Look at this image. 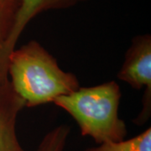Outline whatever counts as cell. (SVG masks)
I'll return each mask as SVG.
<instances>
[{
	"mask_svg": "<svg viewBox=\"0 0 151 151\" xmlns=\"http://www.w3.org/2000/svg\"><path fill=\"white\" fill-rule=\"evenodd\" d=\"M8 74L14 91L27 108L54 103L80 87L76 76L62 70L36 40L11 52Z\"/></svg>",
	"mask_w": 151,
	"mask_h": 151,
	"instance_id": "6da1fadb",
	"label": "cell"
},
{
	"mask_svg": "<svg viewBox=\"0 0 151 151\" xmlns=\"http://www.w3.org/2000/svg\"><path fill=\"white\" fill-rule=\"evenodd\" d=\"M122 97L116 81L97 86L79 87L61 96L54 103L70 114L78 124L82 136H89L97 145L124 140L127 127L119 119Z\"/></svg>",
	"mask_w": 151,
	"mask_h": 151,
	"instance_id": "7a4b0ae2",
	"label": "cell"
},
{
	"mask_svg": "<svg viewBox=\"0 0 151 151\" xmlns=\"http://www.w3.org/2000/svg\"><path fill=\"white\" fill-rule=\"evenodd\" d=\"M118 77L135 90L145 88L142 100V111L134 120V123L138 125L145 124L151 112L150 35H139L134 38L125 54V60Z\"/></svg>",
	"mask_w": 151,
	"mask_h": 151,
	"instance_id": "3957f363",
	"label": "cell"
},
{
	"mask_svg": "<svg viewBox=\"0 0 151 151\" xmlns=\"http://www.w3.org/2000/svg\"><path fill=\"white\" fill-rule=\"evenodd\" d=\"M9 55L0 53V151H25L16 133L17 118L24 106L10 83Z\"/></svg>",
	"mask_w": 151,
	"mask_h": 151,
	"instance_id": "277c9868",
	"label": "cell"
},
{
	"mask_svg": "<svg viewBox=\"0 0 151 151\" xmlns=\"http://www.w3.org/2000/svg\"><path fill=\"white\" fill-rule=\"evenodd\" d=\"M87 1L89 0H23L21 10L8 45L9 50L12 52L15 49L17 41L26 25L38 14L45 11L69 9Z\"/></svg>",
	"mask_w": 151,
	"mask_h": 151,
	"instance_id": "5b68a950",
	"label": "cell"
},
{
	"mask_svg": "<svg viewBox=\"0 0 151 151\" xmlns=\"http://www.w3.org/2000/svg\"><path fill=\"white\" fill-rule=\"evenodd\" d=\"M23 0H0V53L9 55L11 35L21 10Z\"/></svg>",
	"mask_w": 151,
	"mask_h": 151,
	"instance_id": "8992f818",
	"label": "cell"
},
{
	"mask_svg": "<svg viewBox=\"0 0 151 151\" xmlns=\"http://www.w3.org/2000/svg\"><path fill=\"white\" fill-rule=\"evenodd\" d=\"M85 151H151V129H147L129 139L101 144Z\"/></svg>",
	"mask_w": 151,
	"mask_h": 151,
	"instance_id": "52a82bcc",
	"label": "cell"
},
{
	"mask_svg": "<svg viewBox=\"0 0 151 151\" xmlns=\"http://www.w3.org/2000/svg\"><path fill=\"white\" fill-rule=\"evenodd\" d=\"M70 133V127L61 125L44 137L35 151H63Z\"/></svg>",
	"mask_w": 151,
	"mask_h": 151,
	"instance_id": "ba28073f",
	"label": "cell"
}]
</instances>
